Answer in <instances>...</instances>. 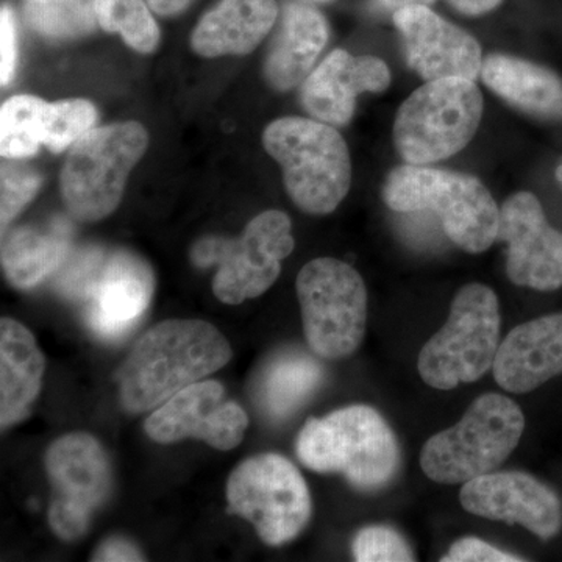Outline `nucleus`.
I'll use <instances>...</instances> for the list:
<instances>
[{
    "mask_svg": "<svg viewBox=\"0 0 562 562\" xmlns=\"http://www.w3.org/2000/svg\"><path fill=\"white\" fill-rule=\"evenodd\" d=\"M384 202L398 213L435 211L447 236L469 254H482L497 239L501 210L476 177L419 165L387 177Z\"/></svg>",
    "mask_w": 562,
    "mask_h": 562,
    "instance_id": "nucleus-4",
    "label": "nucleus"
},
{
    "mask_svg": "<svg viewBox=\"0 0 562 562\" xmlns=\"http://www.w3.org/2000/svg\"><path fill=\"white\" fill-rule=\"evenodd\" d=\"M149 146L139 122H114L77 140L60 173L63 202L81 222L101 221L117 209L125 184Z\"/></svg>",
    "mask_w": 562,
    "mask_h": 562,
    "instance_id": "nucleus-6",
    "label": "nucleus"
},
{
    "mask_svg": "<svg viewBox=\"0 0 562 562\" xmlns=\"http://www.w3.org/2000/svg\"><path fill=\"white\" fill-rule=\"evenodd\" d=\"M355 561L408 562L414 561L413 550L401 532L384 525L362 528L353 539Z\"/></svg>",
    "mask_w": 562,
    "mask_h": 562,
    "instance_id": "nucleus-30",
    "label": "nucleus"
},
{
    "mask_svg": "<svg viewBox=\"0 0 562 562\" xmlns=\"http://www.w3.org/2000/svg\"><path fill=\"white\" fill-rule=\"evenodd\" d=\"M43 353L24 325L3 317L0 322V422L2 428L31 413L44 375Z\"/></svg>",
    "mask_w": 562,
    "mask_h": 562,
    "instance_id": "nucleus-22",
    "label": "nucleus"
},
{
    "mask_svg": "<svg viewBox=\"0 0 562 562\" xmlns=\"http://www.w3.org/2000/svg\"><path fill=\"white\" fill-rule=\"evenodd\" d=\"M501 336L498 299L472 283L457 292L449 319L419 353V373L435 390L449 391L482 379L494 366Z\"/></svg>",
    "mask_w": 562,
    "mask_h": 562,
    "instance_id": "nucleus-8",
    "label": "nucleus"
},
{
    "mask_svg": "<svg viewBox=\"0 0 562 562\" xmlns=\"http://www.w3.org/2000/svg\"><path fill=\"white\" fill-rule=\"evenodd\" d=\"M94 103L87 99H65L47 105L44 146L54 154L69 149L98 124Z\"/></svg>",
    "mask_w": 562,
    "mask_h": 562,
    "instance_id": "nucleus-29",
    "label": "nucleus"
},
{
    "mask_svg": "<svg viewBox=\"0 0 562 562\" xmlns=\"http://www.w3.org/2000/svg\"><path fill=\"white\" fill-rule=\"evenodd\" d=\"M482 79L506 102L543 120H562V80L552 70L506 55L483 61Z\"/></svg>",
    "mask_w": 562,
    "mask_h": 562,
    "instance_id": "nucleus-23",
    "label": "nucleus"
},
{
    "mask_svg": "<svg viewBox=\"0 0 562 562\" xmlns=\"http://www.w3.org/2000/svg\"><path fill=\"white\" fill-rule=\"evenodd\" d=\"M49 102L31 94L13 95L0 106V155L5 160L35 157L44 144Z\"/></svg>",
    "mask_w": 562,
    "mask_h": 562,
    "instance_id": "nucleus-26",
    "label": "nucleus"
},
{
    "mask_svg": "<svg viewBox=\"0 0 562 562\" xmlns=\"http://www.w3.org/2000/svg\"><path fill=\"white\" fill-rule=\"evenodd\" d=\"M449 2L461 13L476 16L494 10L495 7L501 5L502 0H449Z\"/></svg>",
    "mask_w": 562,
    "mask_h": 562,
    "instance_id": "nucleus-36",
    "label": "nucleus"
},
{
    "mask_svg": "<svg viewBox=\"0 0 562 562\" xmlns=\"http://www.w3.org/2000/svg\"><path fill=\"white\" fill-rule=\"evenodd\" d=\"M524 428V413L516 402L484 394L458 424L428 439L420 453L422 471L436 483L471 482L508 460Z\"/></svg>",
    "mask_w": 562,
    "mask_h": 562,
    "instance_id": "nucleus-5",
    "label": "nucleus"
},
{
    "mask_svg": "<svg viewBox=\"0 0 562 562\" xmlns=\"http://www.w3.org/2000/svg\"><path fill=\"white\" fill-rule=\"evenodd\" d=\"M557 179L558 181H560V183L562 184V162L560 166H558V169H557Z\"/></svg>",
    "mask_w": 562,
    "mask_h": 562,
    "instance_id": "nucleus-38",
    "label": "nucleus"
},
{
    "mask_svg": "<svg viewBox=\"0 0 562 562\" xmlns=\"http://www.w3.org/2000/svg\"><path fill=\"white\" fill-rule=\"evenodd\" d=\"M322 379V366L308 355H281L262 379V406L273 419H286L312 397Z\"/></svg>",
    "mask_w": 562,
    "mask_h": 562,
    "instance_id": "nucleus-25",
    "label": "nucleus"
},
{
    "mask_svg": "<svg viewBox=\"0 0 562 562\" xmlns=\"http://www.w3.org/2000/svg\"><path fill=\"white\" fill-rule=\"evenodd\" d=\"M279 14L277 0H220L192 31V50L203 58L243 57L260 46Z\"/></svg>",
    "mask_w": 562,
    "mask_h": 562,
    "instance_id": "nucleus-21",
    "label": "nucleus"
},
{
    "mask_svg": "<svg viewBox=\"0 0 562 562\" xmlns=\"http://www.w3.org/2000/svg\"><path fill=\"white\" fill-rule=\"evenodd\" d=\"M70 225L55 220L46 228L21 227L2 243L7 279L20 290H31L61 268L69 257Z\"/></svg>",
    "mask_w": 562,
    "mask_h": 562,
    "instance_id": "nucleus-24",
    "label": "nucleus"
},
{
    "mask_svg": "<svg viewBox=\"0 0 562 562\" xmlns=\"http://www.w3.org/2000/svg\"><path fill=\"white\" fill-rule=\"evenodd\" d=\"M143 553L139 552L135 543L127 541V539L110 538L95 550L92 561L102 562H122V561H143Z\"/></svg>",
    "mask_w": 562,
    "mask_h": 562,
    "instance_id": "nucleus-34",
    "label": "nucleus"
},
{
    "mask_svg": "<svg viewBox=\"0 0 562 562\" xmlns=\"http://www.w3.org/2000/svg\"><path fill=\"white\" fill-rule=\"evenodd\" d=\"M95 0H25V20L49 40H76L90 35L99 22Z\"/></svg>",
    "mask_w": 562,
    "mask_h": 562,
    "instance_id": "nucleus-27",
    "label": "nucleus"
},
{
    "mask_svg": "<svg viewBox=\"0 0 562 562\" xmlns=\"http://www.w3.org/2000/svg\"><path fill=\"white\" fill-rule=\"evenodd\" d=\"M247 425L246 412L227 401L222 384L206 380L190 384L158 406L146 420V432L160 443L198 438L214 449L232 450L241 443Z\"/></svg>",
    "mask_w": 562,
    "mask_h": 562,
    "instance_id": "nucleus-14",
    "label": "nucleus"
},
{
    "mask_svg": "<svg viewBox=\"0 0 562 562\" xmlns=\"http://www.w3.org/2000/svg\"><path fill=\"white\" fill-rule=\"evenodd\" d=\"M295 450L306 468L342 473L361 491L383 490L401 465V450L390 425L382 414L364 405L306 422Z\"/></svg>",
    "mask_w": 562,
    "mask_h": 562,
    "instance_id": "nucleus-2",
    "label": "nucleus"
},
{
    "mask_svg": "<svg viewBox=\"0 0 562 562\" xmlns=\"http://www.w3.org/2000/svg\"><path fill=\"white\" fill-rule=\"evenodd\" d=\"M390 83V68L380 58L336 49L303 81L302 105L314 120L344 127L353 117L358 95L382 92Z\"/></svg>",
    "mask_w": 562,
    "mask_h": 562,
    "instance_id": "nucleus-18",
    "label": "nucleus"
},
{
    "mask_svg": "<svg viewBox=\"0 0 562 562\" xmlns=\"http://www.w3.org/2000/svg\"><path fill=\"white\" fill-rule=\"evenodd\" d=\"M262 144L279 162L291 201L305 213H331L346 199L351 184L349 147L333 125L281 117L266 127Z\"/></svg>",
    "mask_w": 562,
    "mask_h": 562,
    "instance_id": "nucleus-3",
    "label": "nucleus"
},
{
    "mask_svg": "<svg viewBox=\"0 0 562 562\" xmlns=\"http://www.w3.org/2000/svg\"><path fill=\"white\" fill-rule=\"evenodd\" d=\"M498 386L516 394L538 390L562 373V314L514 328L498 347L494 366Z\"/></svg>",
    "mask_w": 562,
    "mask_h": 562,
    "instance_id": "nucleus-19",
    "label": "nucleus"
},
{
    "mask_svg": "<svg viewBox=\"0 0 562 562\" xmlns=\"http://www.w3.org/2000/svg\"><path fill=\"white\" fill-rule=\"evenodd\" d=\"M195 0H147L150 10L161 18H176L190 9Z\"/></svg>",
    "mask_w": 562,
    "mask_h": 562,
    "instance_id": "nucleus-35",
    "label": "nucleus"
},
{
    "mask_svg": "<svg viewBox=\"0 0 562 562\" xmlns=\"http://www.w3.org/2000/svg\"><path fill=\"white\" fill-rule=\"evenodd\" d=\"M435 0H380L382 7L386 10L398 11L402 9H409V7H428Z\"/></svg>",
    "mask_w": 562,
    "mask_h": 562,
    "instance_id": "nucleus-37",
    "label": "nucleus"
},
{
    "mask_svg": "<svg viewBox=\"0 0 562 562\" xmlns=\"http://www.w3.org/2000/svg\"><path fill=\"white\" fill-rule=\"evenodd\" d=\"M328 36L327 20L321 11L305 3H284L266 55V81L283 92L303 83L327 46Z\"/></svg>",
    "mask_w": 562,
    "mask_h": 562,
    "instance_id": "nucleus-20",
    "label": "nucleus"
},
{
    "mask_svg": "<svg viewBox=\"0 0 562 562\" xmlns=\"http://www.w3.org/2000/svg\"><path fill=\"white\" fill-rule=\"evenodd\" d=\"M310 2H330V0H310Z\"/></svg>",
    "mask_w": 562,
    "mask_h": 562,
    "instance_id": "nucleus-39",
    "label": "nucleus"
},
{
    "mask_svg": "<svg viewBox=\"0 0 562 562\" xmlns=\"http://www.w3.org/2000/svg\"><path fill=\"white\" fill-rule=\"evenodd\" d=\"M483 110V95L473 80L427 81L397 111L395 147L408 165L446 160L471 143Z\"/></svg>",
    "mask_w": 562,
    "mask_h": 562,
    "instance_id": "nucleus-7",
    "label": "nucleus"
},
{
    "mask_svg": "<svg viewBox=\"0 0 562 562\" xmlns=\"http://www.w3.org/2000/svg\"><path fill=\"white\" fill-rule=\"evenodd\" d=\"M155 291L147 261L127 250L106 251L79 297L83 319L103 341H117L146 313Z\"/></svg>",
    "mask_w": 562,
    "mask_h": 562,
    "instance_id": "nucleus-13",
    "label": "nucleus"
},
{
    "mask_svg": "<svg viewBox=\"0 0 562 562\" xmlns=\"http://www.w3.org/2000/svg\"><path fill=\"white\" fill-rule=\"evenodd\" d=\"M99 27L120 33L121 38L139 54H151L160 44V27L147 0H95Z\"/></svg>",
    "mask_w": 562,
    "mask_h": 562,
    "instance_id": "nucleus-28",
    "label": "nucleus"
},
{
    "mask_svg": "<svg viewBox=\"0 0 562 562\" xmlns=\"http://www.w3.org/2000/svg\"><path fill=\"white\" fill-rule=\"evenodd\" d=\"M228 512L249 520L269 546L297 538L312 516V497L299 469L281 454L249 458L227 484Z\"/></svg>",
    "mask_w": 562,
    "mask_h": 562,
    "instance_id": "nucleus-11",
    "label": "nucleus"
},
{
    "mask_svg": "<svg viewBox=\"0 0 562 562\" xmlns=\"http://www.w3.org/2000/svg\"><path fill=\"white\" fill-rule=\"evenodd\" d=\"M394 24L403 38L406 61L425 80H475L482 76V49L476 40L428 7L395 11Z\"/></svg>",
    "mask_w": 562,
    "mask_h": 562,
    "instance_id": "nucleus-17",
    "label": "nucleus"
},
{
    "mask_svg": "<svg viewBox=\"0 0 562 562\" xmlns=\"http://www.w3.org/2000/svg\"><path fill=\"white\" fill-rule=\"evenodd\" d=\"M442 562H519L522 558L502 552L497 547L476 538H464L450 547Z\"/></svg>",
    "mask_w": 562,
    "mask_h": 562,
    "instance_id": "nucleus-32",
    "label": "nucleus"
},
{
    "mask_svg": "<svg viewBox=\"0 0 562 562\" xmlns=\"http://www.w3.org/2000/svg\"><path fill=\"white\" fill-rule=\"evenodd\" d=\"M16 160H9L2 165V192H0V221L7 227L27 203L35 198L43 177L24 165H16Z\"/></svg>",
    "mask_w": 562,
    "mask_h": 562,
    "instance_id": "nucleus-31",
    "label": "nucleus"
},
{
    "mask_svg": "<svg viewBox=\"0 0 562 562\" xmlns=\"http://www.w3.org/2000/svg\"><path fill=\"white\" fill-rule=\"evenodd\" d=\"M497 239L508 247L506 272L514 284L536 291L562 288V235L531 192H517L503 203Z\"/></svg>",
    "mask_w": 562,
    "mask_h": 562,
    "instance_id": "nucleus-15",
    "label": "nucleus"
},
{
    "mask_svg": "<svg viewBox=\"0 0 562 562\" xmlns=\"http://www.w3.org/2000/svg\"><path fill=\"white\" fill-rule=\"evenodd\" d=\"M49 524L63 541H77L111 494V465L101 443L85 432L63 436L46 453Z\"/></svg>",
    "mask_w": 562,
    "mask_h": 562,
    "instance_id": "nucleus-12",
    "label": "nucleus"
},
{
    "mask_svg": "<svg viewBox=\"0 0 562 562\" xmlns=\"http://www.w3.org/2000/svg\"><path fill=\"white\" fill-rule=\"evenodd\" d=\"M465 512L520 524L538 538L552 539L562 527V503L549 486L525 472H491L464 483Z\"/></svg>",
    "mask_w": 562,
    "mask_h": 562,
    "instance_id": "nucleus-16",
    "label": "nucleus"
},
{
    "mask_svg": "<svg viewBox=\"0 0 562 562\" xmlns=\"http://www.w3.org/2000/svg\"><path fill=\"white\" fill-rule=\"evenodd\" d=\"M292 250L290 216L271 210L254 217L238 239H202L192 249L191 258L199 268L216 265L214 294L221 302L238 305L260 297L276 283L281 261Z\"/></svg>",
    "mask_w": 562,
    "mask_h": 562,
    "instance_id": "nucleus-10",
    "label": "nucleus"
},
{
    "mask_svg": "<svg viewBox=\"0 0 562 562\" xmlns=\"http://www.w3.org/2000/svg\"><path fill=\"white\" fill-rule=\"evenodd\" d=\"M306 342L317 357H350L364 339L368 291L360 273L335 258H317L297 277Z\"/></svg>",
    "mask_w": 562,
    "mask_h": 562,
    "instance_id": "nucleus-9",
    "label": "nucleus"
},
{
    "mask_svg": "<svg viewBox=\"0 0 562 562\" xmlns=\"http://www.w3.org/2000/svg\"><path fill=\"white\" fill-rule=\"evenodd\" d=\"M16 24H14L13 11L3 5L0 13V83L7 87L13 79L16 69Z\"/></svg>",
    "mask_w": 562,
    "mask_h": 562,
    "instance_id": "nucleus-33",
    "label": "nucleus"
},
{
    "mask_svg": "<svg viewBox=\"0 0 562 562\" xmlns=\"http://www.w3.org/2000/svg\"><path fill=\"white\" fill-rule=\"evenodd\" d=\"M231 358V344L209 322H162L136 342L122 366V406L131 413L157 408L177 392L220 371Z\"/></svg>",
    "mask_w": 562,
    "mask_h": 562,
    "instance_id": "nucleus-1",
    "label": "nucleus"
}]
</instances>
